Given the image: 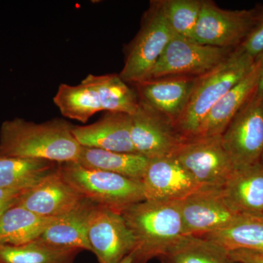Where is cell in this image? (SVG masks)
<instances>
[{
    "label": "cell",
    "mask_w": 263,
    "mask_h": 263,
    "mask_svg": "<svg viewBox=\"0 0 263 263\" xmlns=\"http://www.w3.org/2000/svg\"><path fill=\"white\" fill-rule=\"evenodd\" d=\"M161 8L174 34L192 40L202 5L201 0H162Z\"/></svg>",
    "instance_id": "83f0119b"
},
{
    "label": "cell",
    "mask_w": 263,
    "mask_h": 263,
    "mask_svg": "<svg viewBox=\"0 0 263 263\" xmlns=\"http://www.w3.org/2000/svg\"><path fill=\"white\" fill-rule=\"evenodd\" d=\"M235 168L259 162L263 155V99L255 93L221 134Z\"/></svg>",
    "instance_id": "30bf717a"
},
{
    "label": "cell",
    "mask_w": 263,
    "mask_h": 263,
    "mask_svg": "<svg viewBox=\"0 0 263 263\" xmlns=\"http://www.w3.org/2000/svg\"><path fill=\"white\" fill-rule=\"evenodd\" d=\"M159 259L161 263H236L224 247L191 235L180 236Z\"/></svg>",
    "instance_id": "44dd1931"
},
{
    "label": "cell",
    "mask_w": 263,
    "mask_h": 263,
    "mask_svg": "<svg viewBox=\"0 0 263 263\" xmlns=\"http://www.w3.org/2000/svg\"><path fill=\"white\" fill-rule=\"evenodd\" d=\"M130 119L133 146L149 160L172 156L186 141L168 119L141 102Z\"/></svg>",
    "instance_id": "7c38bea8"
},
{
    "label": "cell",
    "mask_w": 263,
    "mask_h": 263,
    "mask_svg": "<svg viewBox=\"0 0 263 263\" xmlns=\"http://www.w3.org/2000/svg\"><path fill=\"white\" fill-rule=\"evenodd\" d=\"M234 50L200 44L174 34L148 80L205 75L226 60Z\"/></svg>",
    "instance_id": "ba28073f"
},
{
    "label": "cell",
    "mask_w": 263,
    "mask_h": 263,
    "mask_svg": "<svg viewBox=\"0 0 263 263\" xmlns=\"http://www.w3.org/2000/svg\"><path fill=\"white\" fill-rule=\"evenodd\" d=\"M80 250L45 245L39 240L21 246L0 245V263H75Z\"/></svg>",
    "instance_id": "4316f807"
},
{
    "label": "cell",
    "mask_w": 263,
    "mask_h": 263,
    "mask_svg": "<svg viewBox=\"0 0 263 263\" xmlns=\"http://www.w3.org/2000/svg\"><path fill=\"white\" fill-rule=\"evenodd\" d=\"M229 254L232 259L236 263H263V254L252 251L238 249L230 251Z\"/></svg>",
    "instance_id": "f546056e"
},
{
    "label": "cell",
    "mask_w": 263,
    "mask_h": 263,
    "mask_svg": "<svg viewBox=\"0 0 263 263\" xmlns=\"http://www.w3.org/2000/svg\"><path fill=\"white\" fill-rule=\"evenodd\" d=\"M95 205L84 199L70 212L55 218L37 240L58 248L91 252L86 232L89 216Z\"/></svg>",
    "instance_id": "d6986e66"
},
{
    "label": "cell",
    "mask_w": 263,
    "mask_h": 263,
    "mask_svg": "<svg viewBox=\"0 0 263 263\" xmlns=\"http://www.w3.org/2000/svg\"><path fill=\"white\" fill-rule=\"evenodd\" d=\"M130 127V116L108 112L93 124L73 125L72 133L81 146L137 154L131 140Z\"/></svg>",
    "instance_id": "2e32d148"
},
{
    "label": "cell",
    "mask_w": 263,
    "mask_h": 263,
    "mask_svg": "<svg viewBox=\"0 0 263 263\" xmlns=\"http://www.w3.org/2000/svg\"><path fill=\"white\" fill-rule=\"evenodd\" d=\"M148 160L149 159L138 154L81 146L77 162L86 168L100 170L142 181Z\"/></svg>",
    "instance_id": "7402d4cb"
},
{
    "label": "cell",
    "mask_w": 263,
    "mask_h": 263,
    "mask_svg": "<svg viewBox=\"0 0 263 263\" xmlns=\"http://www.w3.org/2000/svg\"><path fill=\"white\" fill-rule=\"evenodd\" d=\"M255 60L240 47L217 67L197 78L186 108L175 124L185 140L198 136L208 112L253 68Z\"/></svg>",
    "instance_id": "3957f363"
},
{
    "label": "cell",
    "mask_w": 263,
    "mask_h": 263,
    "mask_svg": "<svg viewBox=\"0 0 263 263\" xmlns=\"http://www.w3.org/2000/svg\"><path fill=\"white\" fill-rule=\"evenodd\" d=\"M257 13V7L250 10H224L213 1H202L192 40L206 46L236 49L253 28Z\"/></svg>",
    "instance_id": "52a82bcc"
},
{
    "label": "cell",
    "mask_w": 263,
    "mask_h": 263,
    "mask_svg": "<svg viewBox=\"0 0 263 263\" xmlns=\"http://www.w3.org/2000/svg\"><path fill=\"white\" fill-rule=\"evenodd\" d=\"M197 78H163L134 85L139 101L168 119L175 126L186 108Z\"/></svg>",
    "instance_id": "9a60e30c"
},
{
    "label": "cell",
    "mask_w": 263,
    "mask_h": 263,
    "mask_svg": "<svg viewBox=\"0 0 263 263\" xmlns=\"http://www.w3.org/2000/svg\"><path fill=\"white\" fill-rule=\"evenodd\" d=\"M53 103L64 117L82 123L103 110L96 90L85 79L76 86L60 85Z\"/></svg>",
    "instance_id": "d4e9b609"
},
{
    "label": "cell",
    "mask_w": 263,
    "mask_h": 263,
    "mask_svg": "<svg viewBox=\"0 0 263 263\" xmlns=\"http://www.w3.org/2000/svg\"><path fill=\"white\" fill-rule=\"evenodd\" d=\"M173 156L202 189L220 190L236 169L221 135L186 140Z\"/></svg>",
    "instance_id": "8992f818"
},
{
    "label": "cell",
    "mask_w": 263,
    "mask_h": 263,
    "mask_svg": "<svg viewBox=\"0 0 263 263\" xmlns=\"http://www.w3.org/2000/svg\"><path fill=\"white\" fill-rule=\"evenodd\" d=\"M260 162H262V163L263 164V155L262 156V157H261Z\"/></svg>",
    "instance_id": "836d02e7"
},
{
    "label": "cell",
    "mask_w": 263,
    "mask_h": 263,
    "mask_svg": "<svg viewBox=\"0 0 263 263\" xmlns=\"http://www.w3.org/2000/svg\"><path fill=\"white\" fill-rule=\"evenodd\" d=\"M174 34L160 1L152 2L143 15L139 32L128 48L124 67L119 74L122 80L133 84L148 80Z\"/></svg>",
    "instance_id": "5b68a950"
},
{
    "label": "cell",
    "mask_w": 263,
    "mask_h": 263,
    "mask_svg": "<svg viewBox=\"0 0 263 263\" xmlns=\"http://www.w3.org/2000/svg\"><path fill=\"white\" fill-rule=\"evenodd\" d=\"M221 193L237 212L263 216V164L238 167L221 188Z\"/></svg>",
    "instance_id": "ac0fdd59"
},
{
    "label": "cell",
    "mask_w": 263,
    "mask_h": 263,
    "mask_svg": "<svg viewBox=\"0 0 263 263\" xmlns=\"http://www.w3.org/2000/svg\"><path fill=\"white\" fill-rule=\"evenodd\" d=\"M94 86L103 110L132 116L139 107V98L136 91L117 74L95 76L85 78Z\"/></svg>",
    "instance_id": "cb8c5ba5"
},
{
    "label": "cell",
    "mask_w": 263,
    "mask_h": 263,
    "mask_svg": "<svg viewBox=\"0 0 263 263\" xmlns=\"http://www.w3.org/2000/svg\"><path fill=\"white\" fill-rule=\"evenodd\" d=\"M54 219L13 205L0 216V245L21 246L35 241Z\"/></svg>",
    "instance_id": "ffe728a7"
},
{
    "label": "cell",
    "mask_w": 263,
    "mask_h": 263,
    "mask_svg": "<svg viewBox=\"0 0 263 263\" xmlns=\"http://www.w3.org/2000/svg\"><path fill=\"white\" fill-rule=\"evenodd\" d=\"M84 199L62 177L58 167L35 186L22 193L15 205L42 217L57 218L75 209Z\"/></svg>",
    "instance_id": "5bb4252c"
},
{
    "label": "cell",
    "mask_w": 263,
    "mask_h": 263,
    "mask_svg": "<svg viewBox=\"0 0 263 263\" xmlns=\"http://www.w3.org/2000/svg\"><path fill=\"white\" fill-rule=\"evenodd\" d=\"M73 125L61 119L43 123L15 118L0 128V157L77 162L81 146L72 133Z\"/></svg>",
    "instance_id": "6da1fadb"
},
{
    "label": "cell",
    "mask_w": 263,
    "mask_h": 263,
    "mask_svg": "<svg viewBox=\"0 0 263 263\" xmlns=\"http://www.w3.org/2000/svg\"><path fill=\"white\" fill-rule=\"evenodd\" d=\"M24 193L18 190L0 188V216L9 208L15 205L18 197Z\"/></svg>",
    "instance_id": "4dcf8cb0"
},
{
    "label": "cell",
    "mask_w": 263,
    "mask_h": 263,
    "mask_svg": "<svg viewBox=\"0 0 263 263\" xmlns=\"http://www.w3.org/2000/svg\"><path fill=\"white\" fill-rule=\"evenodd\" d=\"M62 177L81 196L96 205L122 213L146 200L141 181L107 171L86 168L78 162L60 164Z\"/></svg>",
    "instance_id": "277c9868"
},
{
    "label": "cell",
    "mask_w": 263,
    "mask_h": 263,
    "mask_svg": "<svg viewBox=\"0 0 263 263\" xmlns=\"http://www.w3.org/2000/svg\"><path fill=\"white\" fill-rule=\"evenodd\" d=\"M119 263H133V256H132L131 254H129V255L127 256L125 258L123 259Z\"/></svg>",
    "instance_id": "d6a6232c"
},
{
    "label": "cell",
    "mask_w": 263,
    "mask_h": 263,
    "mask_svg": "<svg viewBox=\"0 0 263 263\" xmlns=\"http://www.w3.org/2000/svg\"><path fill=\"white\" fill-rule=\"evenodd\" d=\"M257 18L253 28L239 47L257 60L263 55V5L257 7Z\"/></svg>",
    "instance_id": "f1b7e54d"
},
{
    "label": "cell",
    "mask_w": 263,
    "mask_h": 263,
    "mask_svg": "<svg viewBox=\"0 0 263 263\" xmlns=\"http://www.w3.org/2000/svg\"><path fill=\"white\" fill-rule=\"evenodd\" d=\"M141 181L151 201H179L202 189L173 155L150 159Z\"/></svg>",
    "instance_id": "4fadbf2b"
},
{
    "label": "cell",
    "mask_w": 263,
    "mask_h": 263,
    "mask_svg": "<svg viewBox=\"0 0 263 263\" xmlns=\"http://www.w3.org/2000/svg\"><path fill=\"white\" fill-rule=\"evenodd\" d=\"M259 70L260 62L257 60L250 72L208 112L197 137L221 136L224 133L233 118L255 93L258 86Z\"/></svg>",
    "instance_id": "e0dca14e"
},
{
    "label": "cell",
    "mask_w": 263,
    "mask_h": 263,
    "mask_svg": "<svg viewBox=\"0 0 263 263\" xmlns=\"http://www.w3.org/2000/svg\"><path fill=\"white\" fill-rule=\"evenodd\" d=\"M258 60L260 62V70H259L258 86L256 90L255 95L258 98L263 99V55Z\"/></svg>",
    "instance_id": "1f68e13d"
},
{
    "label": "cell",
    "mask_w": 263,
    "mask_h": 263,
    "mask_svg": "<svg viewBox=\"0 0 263 263\" xmlns=\"http://www.w3.org/2000/svg\"><path fill=\"white\" fill-rule=\"evenodd\" d=\"M201 237L215 242L230 251H252L263 254V216H249L227 228Z\"/></svg>",
    "instance_id": "484cf974"
},
{
    "label": "cell",
    "mask_w": 263,
    "mask_h": 263,
    "mask_svg": "<svg viewBox=\"0 0 263 263\" xmlns=\"http://www.w3.org/2000/svg\"><path fill=\"white\" fill-rule=\"evenodd\" d=\"M51 161L18 157H0V188L25 192L56 171Z\"/></svg>",
    "instance_id": "603a6c76"
},
{
    "label": "cell",
    "mask_w": 263,
    "mask_h": 263,
    "mask_svg": "<svg viewBox=\"0 0 263 263\" xmlns=\"http://www.w3.org/2000/svg\"><path fill=\"white\" fill-rule=\"evenodd\" d=\"M136 246L133 263H147L167 250L183 235V221L179 201L136 202L122 212Z\"/></svg>",
    "instance_id": "7a4b0ae2"
},
{
    "label": "cell",
    "mask_w": 263,
    "mask_h": 263,
    "mask_svg": "<svg viewBox=\"0 0 263 263\" xmlns=\"http://www.w3.org/2000/svg\"><path fill=\"white\" fill-rule=\"evenodd\" d=\"M179 202L183 235L202 236L252 216L237 212L221 193V189H201Z\"/></svg>",
    "instance_id": "9c48e42d"
},
{
    "label": "cell",
    "mask_w": 263,
    "mask_h": 263,
    "mask_svg": "<svg viewBox=\"0 0 263 263\" xmlns=\"http://www.w3.org/2000/svg\"><path fill=\"white\" fill-rule=\"evenodd\" d=\"M86 235L99 263H119L136 246L122 213L102 205H95L90 214Z\"/></svg>",
    "instance_id": "8fae6325"
}]
</instances>
